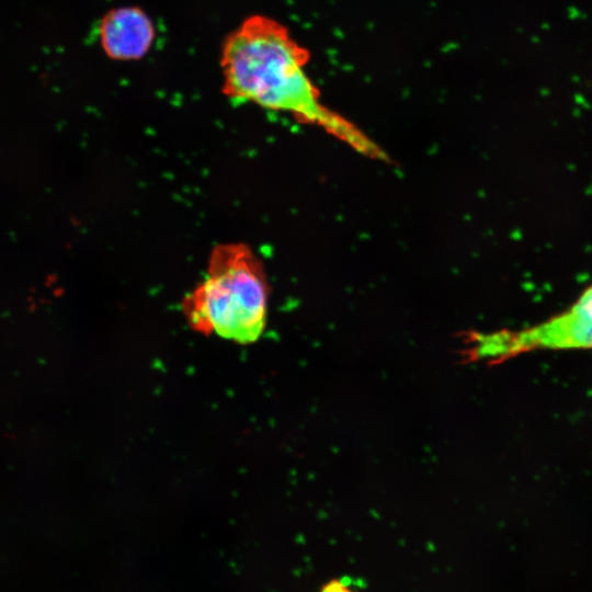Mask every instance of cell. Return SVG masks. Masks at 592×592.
<instances>
[{
	"label": "cell",
	"instance_id": "6da1fadb",
	"mask_svg": "<svg viewBox=\"0 0 592 592\" xmlns=\"http://www.w3.org/2000/svg\"><path fill=\"white\" fill-rule=\"evenodd\" d=\"M307 60L308 52L285 26L263 15L249 16L224 42V93L232 101L287 112L365 156L385 160L386 155L371 138L321 103L319 91L305 71Z\"/></svg>",
	"mask_w": 592,
	"mask_h": 592
},
{
	"label": "cell",
	"instance_id": "277c9868",
	"mask_svg": "<svg viewBox=\"0 0 592 592\" xmlns=\"http://www.w3.org/2000/svg\"><path fill=\"white\" fill-rule=\"evenodd\" d=\"M101 46L115 60H136L144 57L155 38L150 18L137 7L110 10L99 25Z\"/></svg>",
	"mask_w": 592,
	"mask_h": 592
},
{
	"label": "cell",
	"instance_id": "5b68a950",
	"mask_svg": "<svg viewBox=\"0 0 592 592\" xmlns=\"http://www.w3.org/2000/svg\"><path fill=\"white\" fill-rule=\"evenodd\" d=\"M320 592H358L355 589L350 588L343 580L332 579L326 583Z\"/></svg>",
	"mask_w": 592,
	"mask_h": 592
},
{
	"label": "cell",
	"instance_id": "3957f363",
	"mask_svg": "<svg viewBox=\"0 0 592 592\" xmlns=\"http://www.w3.org/2000/svg\"><path fill=\"white\" fill-rule=\"evenodd\" d=\"M475 358L501 361L531 351L592 349V284L565 310L520 330L478 333L471 340Z\"/></svg>",
	"mask_w": 592,
	"mask_h": 592
},
{
	"label": "cell",
	"instance_id": "7a4b0ae2",
	"mask_svg": "<svg viewBox=\"0 0 592 592\" xmlns=\"http://www.w3.org/2000/svg\"><path fill=\"white\" fill-rule=\"evenodd\" d=\"M267 283L263 266L242 243L214 248L205 278L182 301L189 326L238 343L259 339L266 323Z\"/></svg>",
	"mask_w": 592,
	"mask_h": 592
}]
</instances>
